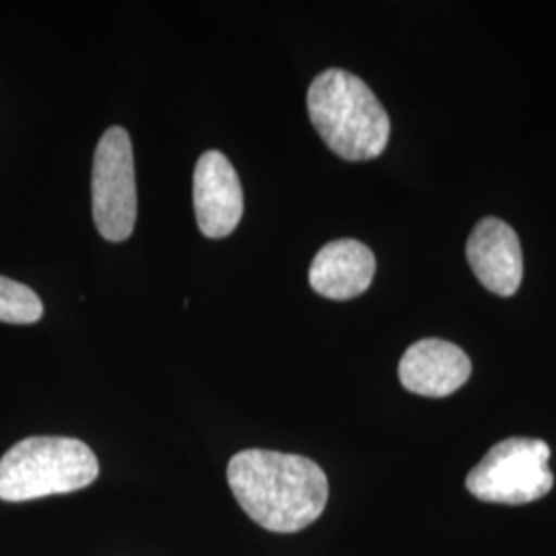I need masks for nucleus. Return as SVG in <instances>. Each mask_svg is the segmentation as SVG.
I'll return each instance as SVG.
<instances>
[{
	"label": "nucleus",
	"instance_id": "1",
	"mask_svg": "<svg viewBox=\"0 0 556 556\" xmlns=\"http://www.w3.org/2000/svg\"><path fill=\"white\" fill-rule=\"evenodd\" d=\"M227 480L241 509L258 526L293 534L318 519L328 503V478L309 457L245 450L231 457Z\"/></svg>",
	"mask_w": 556,
	"mask_h": 556
},
{
	"label": "nucleus",
	"instance_id": "7",
	"mask_svg": "<svg viewBox=\"0 0 556 556\" xmlns=\"http://www.w3.org/2000/svg\"><path fill=\"white\" fill-rule=\"evenodd\" d=\"M466 256L482 287L501 298L516 295L523 278L521 243L511 225L486 217L472 229Z\"/></svg>",
	"mask_w": 556,
	"mask_h": 556
},
{
	"label": "nucleus",
	"instance_id": "4",
	"mask_svg": "<svg viewBox=\"0 0 556 556\" xmlns=\"http://www.w3.org/2000/svg\"><path fill=\"white\" fill-rule=\"evenodd\" d=\"M548 459L551 447L542 439H505L470 470L466 489L484 503H532L546 497L555 484Z\"/></svg>",
	"mask_w": 556,
	"mask_h": 556
},
{
	"label": "nucleus",
	"instance_id": "2",
	"mask_svg": "<svg viewBox=\"0 0 556 556\" xmlns=\"http://www.w3.org/2000/svg\"><path fill=\"white\" fill-rule=\"evenodd\" d=\"M314 128L346 161L379 157L390 140V116L367 83L340 68L319 73L307 91Z\"/></svg>",
	"mask_w": 556,
	"mask_h": 556
},
{
	"label": "nucleus",
	"instance_id": "8",
	"mask_svg": "<svg viewBox=\"0 0 556 556\" xmlns=\"http://www.w3.org/2000/svg\"><path fill=\"white\" fill-rule=\"evenodd\" d=\"M472 374L468 355L447 340L425 338L415 342L400 361L402 386L418 396L443 397L457 392Z\"/></svg>",
	"mask_w": 556,
	"mask_h": 556
},
{
	"label": "nucleus",
	"instance_id": "3",
	"mask_svg": "<svg viewBox=\"0 0 556 556\" xmlns=\"http://www.w3.org/2000/svg\"><path fill=\"white\" fill-rule=\"evenodd\" d=\"M98 475V457L79 439H23L0 457V501L75 493L96 482Z\"/></svg>",
	"mask_w": 556,
	"mask_h": 556
},
{
	"label": "nucleus",
	"instance_id": "10",
	"mask_svg": "<svg viewBox=\"0 0 556 556\" xmlns=\"http://www.w3.org/2000/svg\"><path fill=\"white\" fill-rule=\"evenodd\" d=\"M43 316L41 299L27 285L0 277V321L36 324Z\"/></svg>",
	"mask_w": 556,
	"mask_h": 556
},
{
	"label": "nucleus",
	"instance_id": "6",
	"mask_svg": "<svg viewBox=\"0 0 556 556\" xmlns=\"http://www.w3.org/2000/svg\"><path fill=\"white\" fill-rule=\"evenodd\" d=\"M194 213L202 236H231L243 215V190L238 172L220 151L200 155L194 169Z\"/></svg>",
	"mask_w": 556,
	"mask_h": 556
},
{
	"label": "nucleus",
	"instance_id": "9",
	"mask_svg": "<svg viewBox=\"0 0 556 556\" xmlns=\"http://www.w3.org/2000/svg\"><path fill=\"white\" fill-rule=\"evenodd\" d=\"M376 277V256L357 239L326 243L309 266L312 289L326 299L346 301L363 295Z\"/></svg>",
	"mask_w": 556,
	"mask_h": 556
},
{
	"label": "nucleus",
	"instance_id": "5",
	"mask_svg": "<svg viewBox=\"0 0 556 556\" xmlns=\"http://www.w3.org/2000/svg\"><path fill=\"white\" fill-rule=\"evenodd\" d=\"M93 219L101 238L126 241L137 223V174L130 135L122 126L103 132L93 160Z\"/></svg>",
	"mask_w": 556,
	"mask_h": 556
}]
</instances>
